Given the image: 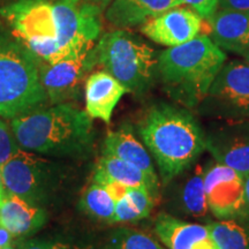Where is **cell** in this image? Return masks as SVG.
I'll list each match as a JSON object with an SVG mask.
<instances>
[{
    "label": "cell",
    "instance_id": "1",
    "mask_svg": "<svg viewBox=\"0 0 249 249\" xmlns=\"http://www.w3.org/2000/svg\"><path fill=\"white\" fill-rule=\"evenodd\" d=\"M139 130L158 165L163 183L189 169L205 150V134L182 107L155 105L140 123Z\"/></svg>",
    "mask_w": 249,
    "mask_h": 249
},
{
    "label": "cell",
    "instance_id": "2",
    "mask_svg": "<svg viewBox=\"0 0 249 249\" xmlns=\"http://www.w3.org/2000/svg\"><path fill=\"white\" fill-rule=\"evenodd\" d=\"M12 132L27 150L53 156L76 155L91 143L92 124L87 112L62 103L13 118Z\"/></svg>",
    "mask_w": 249,
    "mask_h": 249
},
{
    "label": "cell",
    "instance_id": "3",
    "mask_svg": "<svg viewBox=\"0 0 249 249\" xmlns=\"http://www.w3.org/2000/svg\"><path fill=\"white\" fill-rule=\"evenodd\" d=\"M225 61V52L209 36L198 34L183 44L160 52L158 73L176 101L195 107L207 96Z\"/></svg>",
    "mask_w": 249,
    "mask_h": 249
},
{
    "label": "cell",
    "instance_id": "4",
    "mask_svg": "<svg viewBox=\"0 0 249 249\" xmlns=\"http://www.w3.org/2000/svg\"><path fill=\"white\" fill-rule=\"evenodd\" d=\"M35 57L26 46L0 34V116L15 118L45 101Z\"/></svg>",
    "mask_w": 249,
    "mask_h": 249
},
{
    "label": "cell",
    "instance_id": "5",
    "mask_svg": "<svg viewBox=\"0 0 249 249\" xmlns=\"http://www.w3.org/2000/svg\"><path fill=\"white\" fill-rule=\"evenodd\" d=\"M92 65L98 64L128 91L142 92L149 88L158 71V57L139 37L124 30L102 36L90 52Z\"/></svg>",
    "mask_w": 249,
    "mask_h": 249
},
{
    "label": "cell",
    "instance_id": "6",
    "mask_svg": "<svg viewBox=\"0 0 249 249\" xmlns=\"http://www.w3.org/2000/svg\"><path fill=\"white\" fill-rule=\"evenodd\" d=\"M0 15L35 57L49 64L61 60L53 2L18 0L0 7Z\"/></svg>",
    "mask_w": 249,
    "mask_h": 249
},
{
    "label": "cell",
    "instance_id": "7",
    "mask_svg": "<svg viewBox=\"0 0 249 249\" xmlns=\"http://www.w3.org/2000/svg\"><path fill=\"white\" fill-rule=\"evenodd\" d=\"M103 9L87 0H57L53 12L61 60L88 54L101 34Z\"/></svg>",
    "mask_w": 249,
    "mask_h": 249
},
{
    "label": "cell",
    "instance_id": "8",
    "mask_svg": "<svg viewBox=\"0 0 249 249\" xmlns=\"http://www.w3.org/2000/svg\"><path fill=\"white\" fill-rule=\"evenodd\" d=\"M205 114L223 119L249 118V65L232 60L224 64L201 102Z\"/></svg>",
    "mask_w": 249,
    "mask_h": 249
},
{
    "label": "cell",
    "instance_id": "9",
    "mask_svg": "<svg viewBox=\"0 0 249 249\" xmlns=\"http://www.w3.org/2000/svg\"><path fill=\"white\" fill-rule=\"evenodd\" d=\"M246 178L222 164L207 166L204 189L210 213L217 219H234L249 216L246 198Z\"/></svg>",
    "mask_w": 249,
    "mask_h": 249
},
{
    "label": "cell",
    "instance_id": "10",
    "mask_svg": "<svg viewBox=\"0 0 249 249\" xmlns=\"http://www.w3.org/2000/svg\"><path fill=\"white\" fill-rule=\"evenodd\" d=\"M205 150L216 163L231 167L244 178L249 176V118L226 119L205 134Z\"/></svg>",
    "mask_w": 249,
    "mask_h": 249
},
{
    "label": "cell",
    "instance_id": "11",
    "mask_svg": "<svg viewBox=\"0 0 249 249\" xmlns=\"http://www.w3.org/2000/svg\"><path fill=\"white\" fill-rule=\"evenodd\" d=\"M46 161L34 154L18 149L0 167L7 194L17 195L35 204L45 192Z\"/></svg>",
    "mask_w": 249,
    "mask_h": 249
},
{
    "label": "cell",
    "instance_id": "12",
    "mask_svg": "<svg viewBox=\"0 0 249 249\" xmlns=\"http://www.w3.org/2000/svg\"><path fill=\"white\" fill-rule=\"evenodd\" d=\"M92 66L90 53L42 65L39 67L40 82L50 101L53 104H62L75 98L83 77Z\"/></svg>",
    "mask_w": 249,
    "mask_h": 249
},
{
    "label": "cell",
    "instance_id": "13",
    "mask_svg": "<svg viewBox=\"0 0 249 249\" xmlns=\"http://www.w3.org/2000/svg\"><path fill=\"white\" fill-rule=\"evenodd\" d=\"M202 18L188 7H173L149 18L141 27L143 35L157 44L177 46L188 42L200 34Z\"/></svg>",
    "mask_w": 249,
    "mask_h": 249
},
{
    "label": "cell",
    "instance_id": "14",
    "mask_svg": "<svg viewBox=\"0 0 249 249\" xmlns=\"http://www.w3.org/2000/svg\"><path fill=\"white\" fill-rule=\"evenodd\" d=\"M155 232L166 249H218L207 225L188 223L169 213H160Z\"/></svg>",
    "mask_w": 249,
    "mask_h": 249
},
{
    "label": "cell",
    "instance_id": "15",
    "mask_svg": "<svg viewBox=\"0 0 249 249\" xmlns=\"http://www.w3.org/2000/svg\"><path fill=\"white\" fill-rule=\"evenodd\" d=\"M208 21L218 48L240 55L249 51V12L217 9Z\"/></svg>",
    "mask_w": 249,
    "mask_h": 249
},
{
    "label": "cell",
    "instance_id": "16",
    "mask_svg": "<svg viewBox=\"0 0 249 249\" xmlns=\"http://www.w3.org/2000/svg\"><path fill=\"white\" fill-rule=\"evenodd\" d=\"M86 112L91 119L108 124L114 107L127 90L107 71L92 73L86 82Z\"/></svg>",
    "mask_w": 249,
    "mask_h": 249
},
{
    "label": "cell",
    "instance_id": "17",
    "mask_svg": "<svg viewBox=\"0 0 249 249\" xmlns=\"http://www.w3.org/2000/svg\"><path fill=\"white\" fill-rule=\"evenodd\" d=\"M181 5L180 0H112L107 18L118 28L135 27Z\"/></svg>",
    "mask_w": 249,
    "mask_h": 249
},
{
    "label": "cell",
    "instance_id": "18",
    "mask_svg": "<svg viewBox=\"0 0 249 249\" xmlns=\"http://www.w3.org/2000/svg\"><path fill=\"white\" fill-rule=\"evenodd\" d=\"M0 224L13 236H27L44 225L45 213L35 204L7 194L0 204Z\"/></svg>",
    "mask_w": 249,
    "mask_h": 249
},
{
    "label": "cell",
    "instance_id": "19",
    "mask_svg": "<svg viewBox=\"0 0 249 249\" xmlns=\"http://www.w3.org/2000/svg\"><path fill=\"white\" fill-rule=\"evenodd\" d=\"M104 154L114 156L138 167L154 181L160 182L150 155L129 130L120 129L117 132L108 133L105 139Z\"/></svg>",
    "mask_w": 249,
    "mask_h": 249
},
{
    "label": "cell",
    "instance_id": "20",
    "mask_svg": "<svg viewBox=\"0 0 249 249\" xmlns=\"http://www.w3.org/2000/svg\"><path fill=\"white\" fill-rule=\"evenodd\" d=\"M96 171L110 177L128 188L148 189L156 200L160 195V182L154 181L138 167L133 166L114 156L107 154L103 155V157L98 161Z\"/></svg>",
    "mask_w": 249,
    "mask_h": 249
},
{
    "label": "cell",
    "instance_id": "21",
    "mask_svg": "<svg viewBox=\"0 0 249 249\" xmlns=\"http://www.w3.org/2000/svg\"><path fill=\"white\" fill-rule=\"evenodd\" d=\"M205 170V165L196 163L192 167L191 173L186 178L180 192V205L183 213L200 219L207 218L210 213L204 189Z\"/></svg>",
    "mask_w": 249,
    "mask_h": 249
},
{
    "label": "cell",
    "instance_id": "22",
    "mask_svg": "<svg viewBox=\"0 0 249 249\" xmlns=\"http://www.w3.org/2000/svg\"><path fill=\"white\" fill-rule=\"evenodd\" d=\"M218 249H249V216L208 223Z\"/></svg>",
    "mask_w": 249,
    "mask_h": 249
},
{
    "label": "cell",
    "instance_id": "23",
    "mask_svg": "<svg viewBox=\"0 0 249 249\" xmlns=\"http://www.w3.org/2000/svg\"><path fill=\"white\" fill-rule=\"evenodd\" d=\"M156 198L145 188H128L117 201L113 223H132L147 218L154 209Z\"/></svg>",
    "mask_w": 249,
    "mask_h": 249
},
{
    "label": "cell",
    "instance_id": "24",
    "mask_svg": "<svg viewBox=\"0 0 249 249\" xmlns=\"http://www.w3.org/2000/svg\"><path fill=\"white\" fill-rule=\"evenodd\" d=\"M116 200L104 187L93 182L81 198V208L90 216L99 220L113 223Z\"/></svg>",
    "mask_w": 249,
    "mask_h": 249
},
{
    "label": "cell",
    "instance_id": "25",
    "mask_svg": "<svg viewBox=\"0 0 249 249\" xmlns=\"http://www.w3.org/2000/svg\"><path fill=\"white\" fill-rule=\"evenodd\" d=\"M102 249H166L151 235L138 230L120 227L108 235Z\"/></svg>",
    "mask_w": 249,
    "mask_h": 249
},
{
    "label": "cell",
    "instance_id": "26",
    "mask_svg": "<svg viewBox=\"0 0 249 249\" xmlns=\"http://www.w3.org/2000/svg\"><path fill=\"white\" fill-rule=\"evenodd\" d=\"M18 145L14 140L8 126L0 119V167L11 160L18 150Z\"/></svg>",
    "mask_w": 249,
    "mask_h": 249
},
{
    "label": "cell",
    "instance_id": "27",
    "mask_svg": "<svg viewBox=\"0 0 249 249\" xmlns=\"http://www.w3.org/2000/svg\"><path fill=\"white\" fill-rule=\"evenodd\" d=\"M182 5L189 6L197 13L202 18H209L218 9L219 0H180Z\"/></svg>",
    "mask_w": 249,
    "mask_h": 249
},
{
    "label": "cell",
    "instance_id": "28",
    "mask_svg": "<svg viewBox=\"0 0 249 249\" xmlns=\"http://www.w3.org/2000/svg\"><path fill=\"white\" fill-rule=\"evenodd\" d=\"M18 249H92L90 247H82L73 244L59 241H46V240H29L24 241L18 246Z\"/></svg>",
    "mask_w": 249,
    "mask_h": 249
},
{
    "label": "cell",
    "instance_id": "29",
    "mask_svg": "<svg viewBox=\"0 0 249 249\" xmlns=\"http://www.w3.org/2000/svg\"><path fill=\"white\" fill-rule=\"evenodd\" d=\"M218 9L249 12V0H219L218 1Z\"/></svg>",
    "mask_w": 249,
    "mask_h": 249
},
{
    "label": "cell",
    "instance_id": "30",
    "mask_svg": "<svg viewBox=\"0 0 249 249\" xmlns=\"http://www.w3.org/2000/svg\"><path fill=\"white\" fill-rule=\"evenodd\" d=\"M12 236L13 235L11 234V232L0 224V249L11 246Z\"/></svg>",
    "mask_w": 249,
    "mask_h": 249
},
{
    "label": "cell",
    "instance_id": "31",
    "mask_svg": "<svg viewBox=\"0 0 249 249\" xmlns=\"http://www.w3.org/2000/svg\"><path fill=\"white\" fill-rule=\"evenodd\" d=\"M87 1L91 2V4L98 6V7H101L102 9H104L111 4L112 0H87Z\"/></svg>",
    "mask_w": 249,
    "mask_h": 249
},
{
    "label": "cell",
    "instance_id": "32",
    "mask_svg": "<svg viewBox=\"0 0 249 249\" xmlns=\"http://www.w3.org/2000/svg\"><path fill=\"white\" fill-rule=\"evenodd\" d=\"M6 195H7V193H6V189H5V186H4V181H2L1 171H0V204H1L2 201L5 200Z\"/></svg>",
    "mask_w": 249,
    "mask_h": 249
},
{
    "label": "cell",
    "instance_id": "33",
    "mask_svg": "<svg viewBox=\"0 0 249 249\" xmlns=\"http://www.w3.org/2000/svg\"><path fill=\"white\" fill-rule=\"evenodd\" d=\"M246 198H247V203L249 205V176L246 178Z\"/></svg>",
    "mask_w": 249,
    "mask_h": 249
},
{
    "label": "cell",
    "instance_id": "34",
    "mask_svg": "<svg viewBox=\"0 0 249 249\" xmlns=\"http://www.w3.org/2000/svg\"><path fill=\"white\" fill-rule=\"evenodd\" d=\"M242 57H244V60L249 65V51L247 52V53H245L244 55H242Z\"/></svg>",
    "mask_w": 249,
    "mask_h": 249
},
{
    "label": "cell",
    "instance_id": "35",
    "mask_svg": "<svg viewBox=\"0 0 249 249\" xmlns=\"http://www.w3.org/2000/svg\"><path fill=\"white\" fill-rule=\"evenodd\" d=\"M2 249H17V248L12 247V246H8V247H5V248H2Z\"/></svg>",
    "mask_w": 249,
    "mask_h": 249
}]
</instances>
